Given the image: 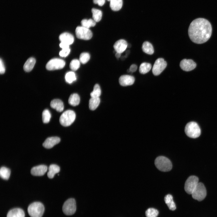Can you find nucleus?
I'll list each match as a JSON object with an SVG mask.
<instances>
[{
  "mask_svg": "<svg viewBox=\"0 0 217 217\" xmlns=\"http://www.w3.org/2000/svg\"><path fill=\"white\" fill-rule=\"evenodd\" d=\"M212 32V26L207 20L198 18L190 24L188 30L189 37L193 42L204 43L210 38Z\"/></svg>",
  "mask_w": 217,
  "mask_h": 217,
  "instance_id": "nucleus-1",
  "label": "nucleus"
},
{
  "mask_svg": "<svg viewBox=\"0 0 217 217\" xmlns=\"http://www.w3.org/2000/svg\"><path fill=\"white\" fill-rule=\"evenodd\" d=\"M43 204L40 202H34L30 204L27 208L31 217H42L44 211Z\"/></svg>",
  "mask_w": 217,
  "mask_h": 217,
  "instance_id": "nucleus-2",
  "label": "nucleus"
},
{
  "mask_svg": "<svg viewBox=\"0 0 217 217\" xmlns=\"http://www.w3.org/2000/svg\"><path fill=\"white\" fill-rule=\"evenodd\" d=\"M184 131L187 136L193 138L198 137L201 134L200 127L196 122L194 121L187 123L185 127Z\"/></svg>",
  "mask_w": 217,
  "mask_h": 217,
  "instance_id": "nucleus-3",
  "label": "nucleus"
},
{
  "mask_svg": "<svg viewBox=\"0 0 217 217\" xmlns=\"http://www.w3.org/2000/svg\"><path fill=\"white\" fill-rule=\"evenodd\" d=\"M155 164L156 167L162 171H169L172 168V164L170 160L164 156H159L157 157L155 161Z\"/></svg>",
  "mask_w": 217,
  "mask_h": 217,
  "instance_id": "nucleus-4",
  "label": "nucleus"
},
{
  "mask_svg": "<svg viewBox=\"0 0 217 217\" xmlns=\"http://www.w3.org/2000/svg\"><path fill=\"white\" fill-rule=\"evenodd\" d=\"M76 118L75 112L72 110H68L64 111L59 118L60 124L63 126H70L74 121Z\"/></svg>",
  "mask_w": 217,
  "mask_h": 217,
  "instance_id": "nucleus-5",
  "label": "nucleus"
},
{
  "mask_svg": "<svg viewBox=\"0 0 217 217\" xmlns=\"http://www.w3.org/2000/svg\"><path fill=\"white\" fill-rule=\"evenodd\" d=\"M191 195L194 199L199 201L203 200L206 195V190L203 184L198 183Z\"/></svg>",
  "mask_w": 217,
  "mask_h": 217,
  "instance_id": "nucleus-6",
  "label": "nucleus"
},
{
  "mask_svg": "<svg viewBox=\"0 0 217 217\" xmlns=\"http://www.w3.org/2000/svg\"><path fill=\"white\" fill-rule=\"evenodd\" d=\"M199 181L198 178L195 176H191L186 180L184 185V190L187 193L191 194L197 186Z\"/></svg>",
  "mask_w": 217,
  "mask_h": 217,
  "instance_id": "nucleus-7",
  "label": "nucleus"
},
{
  "mask_svg": "<svg viewBox=\"0 0 217 217\" xmlns=\"http://www.w3.org/2000/svg\"><path fill=\"white\" fill-rule=\"evenodd\" d=\"M76 209L75 200L72 198L67 200L64 203L62 207V211L66 215H71L74 214Z\"/></svg>",
  "mask_w": 217,
  "mask_h": 217,
  "instance_id": "nucleus-8",
  "label": "nucleus"
},
{
  "mask_svg": "<svg viewBox=\"0 0 217 217\" xmlns=\"http://www.w3.org/2000/svg\"><path fill=\"white\" fill-rule=\"evenodd\" d=\"M75 32L76 37L80 39L88 40L93 36L92 33L89 29L82 26L77 27Z\"/></svg>",
  "mask_w": 217,
  "mask_h": 217,
  "instance_id": "nucleus-9",
  "label": "nucleus"
},
{
  "mask_svg": "<svg viewBox=\"0 0 217 217\" xmlns=\"http://www.w3.org/2000/svg\"><path fill=\"white\" fill-rule=\"evenodd\" d=\"M65 63L62 59L54 58L49 60L46 64V68L48 70L60 69L64 66Z\"/></svg>",
  "mask_w": 217,
  "mask_h": 217,
  "instance_id": "nucleus-10",
  "label": "nucleus"
},
{
  "mask_svg": "<svg viewBox=\"0 0 217 217\" xmlns=\"http://www.w3.org/2000/svg\"><path fill=\"white\" fill-rule=\"evenodd\" d=\"M167 65V62L163 58H158L155 61L152 68L153 74L155 76L159 75L166 68Z\"/></svg>",
  "mask_w": 217,
  "mask_h": 217,
  "instance_id": "nucleus-11",
  "label": "nucleus"
},
{
  "mask_svg": "<svg viewBox=\"0 0 217 217\" xmlns=\"http://www.w3.org/2000/svg\"><path fill=\"white\" fill-rule=\"evenodd\" d=\"M196 64L191 59H184L181 61L180 66L183 70L189 71L193 70L196 67Z\"/></svg>",
  "mask_w": 217,
  "mask_h": 217,
  "instance_id": "nucleus-12",
  "label": "nucleus"
},
{
  "mask_svg": "<svg viewBox=\"0 0 217 217\" xmlns=\"http://www.w3.org/2000/svg\"><path fill=\"white\" fill-rule=\"evenodd\" d=\"M135 81L134 77L132 76L124 75L120 77L119 82L120 85L122 86H127L133 84Z\"/></svg>",
  "mask_w": 217,
  "mask_h": 217,
  "instance_id": "nucleus-13",
  "label": "nucleus"
},
{
  "mask_svg": "<svg viewBox=\"0 0 217 217\" xmlns=\"http://www.w3.org/2000/svg\"><path fill=\"white\" fill-rule=\"evenodd\" d=\"M127 45L128 43L125 40L121 39L115 42L113 47L116 52L121 53L126 49Z\"/></svg>",
  "mask_w": 217,
  "mask_h": 217,
  "instance_id": "nucleus-14",
  "label": "nucleus"
},
{
  "mask_svg": "<svg viewBox=\"0 0 217 217\" xmlns=\"http://www.w3.org/2000/svg\"><path fill=\"white\" fill-rule=\"evenodd\" d=\"M47 169V167L46 165H40L33 167L31 170V173L34 176H42L46 172Z\"/></svg>",
  "mask_w": 217,
  "mask_h": 217,
  "instance_id": "nucleus-15",
  "label": "nucleus"
},
{
  "mask_svg": "<svg viewBox=\"0 0 217 217\" xmlns=\"http://www.w3.org/2000/svg\"><path fill=\"white\" fill-rule=\"evenodd\" d=\"M60 139L57 137H49L47 138L43 143L42 145L45 148L50 149L59 143Z\"/></svg>",
  "mask_w": 217,
  "mask_h": 217,
  "instance_id": "nucleus-16",
  "label": "nucleus"
},
{
  "mask_svg": "<svg viewBox=\"0 0 217 217\" xmlns=\"http://www.w3.org/2000/svg\"><path fill=\"white\" fill-rule=\"evenodd\" d=\"M59 39L61 42L69 46L72 44L74 41L73 36L71 34L67 32L60 34Z\"/></svg>",
  "mask_w": 217,
  "mask_h": 217,
  "instance_id": "nucleus-17",
  "label": "nucleus"
},
{
  "mask_svg": "<svg viewBox=\"0 0 217 217\" xmlns=\"http://www.w3.org/2000/svg\"><path fill=\"white\" fill-rule=\"evenodd\" d=\"M50 105L52 108L55 109L58 112H61L64 110L63 103L62 101L59 99H55L52 100L50 102Z\"/></svg>",
  "mask_w": 217,
  "mask_h": 217,
  "instance_id": "nucleus-18",
  "label": "nucleus"
},
{
  "mask_svg": "<svg viewBox=\"0 0 217 217\" xmlns=\"http://www.w3.org/2000/svg\"><path fill=\"white\" fill-rule=\"evenodd\" d=\"M25 213L23 209L15 208L10 210L7 213V217H24Z\"/></svg>",
  "mask_w": 217,
  "mask_h": 217,
  "instance_id": "nucleus-19",
  "label": "nucleus"
},
{
  "mask_svg": "<svg viewBox=\"0 0 217 217\" xmlns=\"http://www.w3.org/2000/svg\"><path fill=\"white\" fill-rule=\"evenodd\" d=\"M164 201L170 210L174 211L176 209L175 204L173 201V197L171 195L168 194L166 195L164 198Z\"/></svg>",
  "mask_w": 217,
  "mask_h": 217,
  "instance_id": "nucleus-20",
  "label": "nucleus"
},
{
  "mask_svg": "<svg viewBox=\"0 0 217 217\" xmlns=\"http://www.w3.org/2000/svg\"><path fill=\"white\" fill-rule=\"evenodd\" d=\"M48 169L49 171L47 173V176L49 178H52L56 174L59 172L60 168L58 165L53 164L50 165Z\"/></svg>",
  "mask_w": 217,
  "mask_h": 217,
  "instance_id": "nucleus-21",
  "label": "nucleus"
},
{
  "mask_svg": "<svg viewBox=\"0 0 217 217\" xmlns=\"http://www.w3.org/2000/svg\"><path fill=\"white\" fill-rule=\"evenodd\" d=\"M110 7L113 11H118L122 6V0H110Z\"/></svg>",
  "mask_w": 217,
  "mask_h": 217,
  "instance_id": "nucleus-22",
  "label": "nucleus"
},
{
  "mask_svg": "<svg viewBox=\"0 0 217 217\" xmlns=\"http://www.w3.org/2000/svg\"><path fill=\"white\" fill-rule=\"evenodd\" d=\"M36 63V60L33 58H28L24 66V69L26 72H30L33 69Z\"/></svg>",
  "mask_w": 217,
  "mask_h": 217,
  "instance_id": "nucleus-23",
  "label": "nucleus"
},
{
  "mask_svg": "<svg viewBox=\"0 0 217 217\" xmlns=\"http://www.w3.org/2000/svg\"><path fill=\"white\" fill-rule=\"evenodd\" d=\"M80 97L77 93H73L70 96L68 102L71 105L75 106L78 105L80 102Z\"/></svg>",
  "mask_w": 217,
  "mask_h": 217,
  "instance_id": "nucleus-24",
  "label": "nucleus"
},
{
  "mask_svg": "<svg viewBox=\"0 0 217 217\" xmlns=\"http://www.w3.org/2000/svg\"><path fill=\"white\" fill-rule=\"evenodd\" d=\"M142 49L145 53L152 55L154 52V50L152 44L148 41L144 42L142 46Z\"/></svg>",
  "mask_w": 217,
  "mask_h": 217,
  "instance_id": "nucleus-25",
  "label": "nucleus"
},
{
  "mask_svg": "<svg viewBox=\"0 0 217 217\" xmlns=\"http://www.w3.org/2000/svg\"><path fill=\"white\" fill-rule=\"evenodd\" d=\"M99 97H91L89 101V108L91 110H95L100 102Z\"/></svg>",
  "mask_w": 217,
  "mask_h": 217,
  "instance_id": "nucleus-26",
  "label": "nucleus"
},
{
  "mask_svg": "<svg viewBox=\"0 0 217 217\" xmlns=\"http://www.w3.org/2000/svg\"><path fill=\"white\" fill-rule=\"evenodd\" d=\"M93 20L96 22H98L101 19L102 12L99 9L95 8H93L91 10Z\"/></svg>",
  "mask_w": 217,
  "mask_h": 217,
  "instance_id": "nucleus-27",
  "label": "nucleus"
},
{
  "mask_svg": "<svg viewBox=\"0 0 217 217\" xmlns=\"http://www.w3.org/2000/svg\"><path fill=\"white\" fill-rule=\"evenodd\" d=\"M11 171L9 169L5 167H2L0 169V176L3 179L8 180L10 175Z\"/></svg>",
  "mask_w": 217,
  "mask_h": 217,
  "instance_id": "nucleus-28",
  "label": "nucleus"
},
{
  "mask_svg": "<svg viewBox=\"0 0 217 217\" xmlns=\"http://www.w3.org/2000/svg\"><path fill=\"white\" fill-rule=\"evenodd\" d=\"M152 68L151 64L149 63L143 62L140 65L139 71L142 74H145L149 72Z\"/></svg>",
  "mask_w": 217,
  "mask_h": 217,
  "instance_id": "nucleus-29",
  "label": "nucleus"
},
{
  "mask_svg": "<svg viewBox=\"0 0 217 217\" xmlns=\"http://www.w3.org/2000/svg\"><path fill=\"white\" fill-rule=\"evenodd\" d=\"M81 24L82 26L89 29L91 27L95 26L96 24V22L91 19L88 20L83 19L81 20Z\"/></svg>",
  "mask_w": 217,
  "mask_h": 217,
  "instance_id": "nucleus-30",
  "label": "nucleus"
},
{
  "mask_svg": "<svg viewBox=\"0 0 217 217\" xmlns=\"http://www.w3.org/2000/svg\"><path fill=\"white\" fill-rule=\"evenodd\" d=\"M101 94V90L99 86L97 84H96L93 87V90L90 95L91 97H99Z\"/></svg>",
  "mask_w": 217,
  "mask_h": 217,
  "instance_id": "nucleus-31",
  "label": "nucleus"
},
{
  "mask_svg": "<svg viewBox=\"0 0 217 217\" xmlns=\"http://www.w3.org/2000/svg\"><path fill=\"white\" fill-rule=\"evenodd\" d=\"M66 81L69 83H71L76 80L75 73L72 71L67 72L65 76Z\"/></svg>",
  "mask_w": 217,
  "mask_h": 217,
  "instance_id": "nucleus-32",
  "label": "nucleus"
},
{
  "mask_svg": "<svg viewBox=\"0 0 217 217\" xmlns=\"http://www.w3.org/2000/svg\"><path fill=\"white\" fill-rule=\"evenodd\" d=\"M146 217H157L159 214L157 210L153 208H149L145 212Z\"/></svg>",
  "mask_w": 217,
  "mask_h": 217,
  "instance_id": "nucleus-33",
  "label": "nucleus"
},
{
  "mask_svg": "<svg viewBox=\"0 0 217 217\" xmlns=\"http://www.w3.org/2000/svg\"><path fill=\"white\" fill-rule=\"evenodd\" d=\"M42 116L43 122L44 123H49L51 116L49 111L47 109L44 110L42 112Z\"/></svg>",
  "mask_w": 217,
  "mask_h": 217,
  "instance_id": "nucleus-34",
  "label": "nucleus"
},
{
  "mask_svg": "<svg viewBox=\"0 0 217 217\" xmlns=\"http://www.w3.org/2000/svg\"><path fill=\"white\" fill-rule=\"evenodd\" d=\"M90 55L87 52H83L81 53L80 56L79 61L83 64L86 63L90 60Z\"/></svg>",
  "mask_w": 217,
  "mask_h": 217,
  "instance_id": "nucleus-35",
  "label": "nucleus"
},
{
  "mask_svg": "<svg viewBox=\"0 0 217 217\" xmlns=\"http://www.w3.org/2000/svg\"><path fill=\"white\" fill-rule=\"evenodd\" d=\"M80 61L77 59L72 60L70 64V68L74 71L77 70L80 67Z\"/></svg>",
  "mask_w": 217,
  "mask_h": 217,
  "instance_id": "nucleus-36",
  "label": "nucleus"
},
{
  "mask_svg": "<svg viewBox=\"0 0 217 217\" xmlns=\"http://www.w3.org/2000/svg\"><path fill=\"white\" fill-rule=\"evenodd\" d=\"M70 49L69 47L62 49V50L59 52V55L62 57H66L69 54Z\"/></svg>",
  "mask_w": 217,
  "mask_h": 217,
  "instance_id": "nucleus-37",
  "label": "nucleus"
},
{
  "mask_svg": "<svg viewBox=\"0 0 217 217\" xmlns=\"http://www.w3.org/2000/svg\"><path fill=\"white\" fill-rule=\"evenodd\" d=\"M0 73L1 74H3L5 71V68L3 61L0 58Z\"/></svg>",
  "mask_w": 217,
  "mask_h": 217,
  "instance_id": "nucleus-38",
  "label": "nucleus"
},
{
  "mask_svg": "<svg viewBox=\"0 0 217 217\" xmlns=\"http://www.w3.org/2000/svg\"><path fill=\"white\" fill-rule=\"evenodd\" d=\"M93 3L100 6H103L105 3V0H93Z\"/></svg>",
  "mask_w": 217,
  "mask_h": 217,
  "instance_id": "nucleus-39",
  "label": "nucleus"
},
{
  "mask_svg": "<svg viewBox=\"0 0 217 217\" xmlns=\"http://www.w3.org/2000/svg\"><path fill=\"white\" fill-rule=\"evenodd\" d=\"M137 69V66L135 64H132L129 69L130 72H135Z\"/></svg>",
  "mask_w": 217,
  "mask_h": 217,
  "instance_id": "nucleus-40",
  "label": "nucleus"
},
{
  "mask_svg": "<svg viewBox=\"0 0 217 217\" xmlns=\"http://www.w3.org/2000/svg\"><path fill=\"white\" fill-rule=\"evenodd\" d=\"M121 54V53L116 52L115 54V56L117 58H118L120 57Z\"/></svg>",
  "mask_w": 217,
  "mask_h": 217,
  "instance_id": "nucleus-41",
  "label": "nucleus"
},
{
  "mask_svg": "<svg viewBox=\"0 0 217 217\" xmlns=\"http://www.w3.org/2000/svg\"><path fill=\"white\" fill-rule=\"evenodd\" d=\"M107 0L108 1H110V0Z\"/></svg>",
  "mask_w": 217,
  "mask_h": 217,
  "instance_id": "nucleus-42",
  "label": "nucleus"
}]
</instances>
